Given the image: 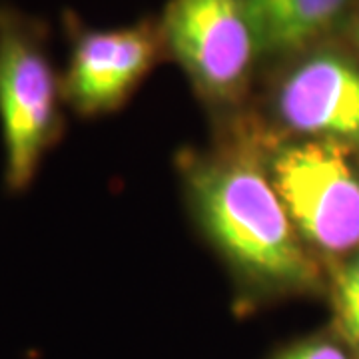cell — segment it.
<instances>
[{"label":"cell","instance_id":"277c9868","mask_svg":"<svg viewBox=\"0 0 359 359\" xmlns=\"http://www.w3.org/2000/svg\"><path fill=\"white\" fill-rule=\"evenodd\" d=\"M160 32L194 88L214 102L238 100L262 58L244 0H170Z\"/></svg>","mask_w":359,"mask_h":359},{"label":"cell","instance_id":"7a4b0ae2","mask_svg":"<svg viewBox=\"0 0 359 359\" xmlns=\"http://www.w3.org/2000/svg\"><path fill=\"white\" fill-rule=\"evenodd\" d=\"M60 100V78L52 66L46 26L0 4V130L8 192H25L44 154L58 140Z\"/></svg>","mask_w":359,"mask_h":359},{"label":"cell","instance_id":"9c48e42d","mask_svg":"<svg viewBox=\"0 0 359 359\" xmlns=\"http://www.w3.org/2000/svg\"><path fill=\"white\" fill-rule=\"evenodd\" d=\"M273 359H358L353 351L341 341L327 337H311L283 349Z\"/></svg>","mask_w":359,"mask_h":359},{"label":"cell","instance_id":"52a82bcc","mask_svg":"<svg viewBox=\"0 0 359 359\" xmlns=\"http://www.w3.org/2000/svg\"><path fill=\"white\" fill-rule=\"evenodd\" d=\"M349 0H244L262 56L287 58L325 39Z\"/></svg>","mask_w":359,"mask_h":359},{"label":"cell","instance_id":"6da1fadb","mask_svg":"<svg viewBox=\"0 0 359 359\" xmlns=\"http://www.w3.org/2000/svg\"><path fill=\"white\" fill-rule=\"evenodd\" d=\"M190 190L205 231L250 282L285 294L318 285V266L266 168L240 158L204 162L192 168Z\"/></svg>","mask_w":359,"mask_h":359},{"label":"cell","instance_id":"3957f363","mask_svg":"<svg viewBox=\"0 0 359 359\" xmlns=\"http://www.w3.org/2000/svg\"><path fill=\"white\" fill-rule=\"evenodd\" d=\"M266 172L309 250L359 252V168L347 144L287 142L269 154Z\"/></svg>","mask_w":359,"mask_h":359},{"label":"cell","instance_id":"ba28073f","mask_svg":"<svg viewBox=\"0 0 359 359\" xmlns=\"http://www.w3.org/2000/svg\"><path fill=\"white\" fill-rule=\"evenodd\" d=\"M334 318L341 341L359 359V252L335 276Z\"/></svg>","mask_w":359,"mask_h":359},{"label":"cell","instance_id":"5b68a950","mask_svg":"<svg viewBox=\"0 0 359 359\" xmlns=\"http://www.w3.org/2000/svg\"><path fill=\"white\" fill-rule=\"evenodd\" d=\"M70 40L60 92L76 114L114 112L156 65L164 44L160 25L142 20L122 28H90L66 14Z\"/></svg>","mask_w":359,"mask_h":359},{"label":"cell","instance_id":"8992f818","mask_svg":"<svg viewBox=\"0 0 359 359\" xmlns=\"http://www.w3.org/2000/svg\"><path fill=\"white\" fill-rule=\"evenodd\" d=\"M276 106L306 138L359 144V68L337 52H313L283 76Z\"/></svg>","mask_w":359,"mask_h":359}]
</instances>
